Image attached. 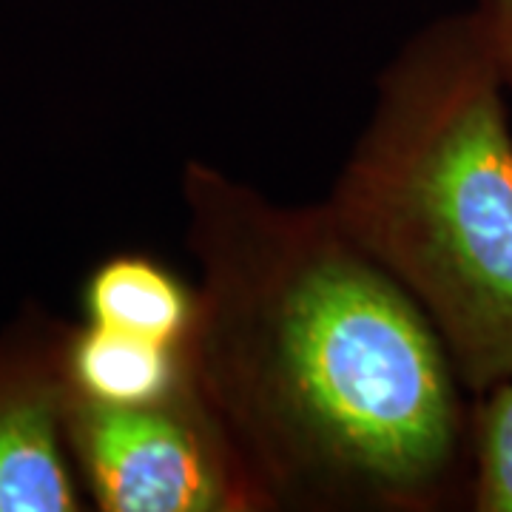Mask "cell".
Segmentation results:
<instances>
[{"label": "cell", "instance_id": "obj_2", "mask_svg": "<svg viewBox=\"0 0 512 512\" xmlns=\"http://www.w3.org/2000/svg\"><path fill=\"white\" fill-rule=\"evenodd\" d=\"M476 9L433 20L379 77L325 208L439 333L461 387L512 379V131Z\"/></svg>", "mask_w": 512, "mask_h": 512}, {"label": "cell", "instance_id": "obj_5", "mask_svg": "<svg viewBox=\"0 0 512 512\" xmlns=\"http://www.w3.org/2000/svg\"><path fill=\"white\" fill-rule=\"evenodd\" d=\"M66 376L80 396L117 407L163 402L188 384L183 348L86 322L66 342Z\"/></svg>", "mask_w": 512, "mask_h": 512}, {"label": "cell", "instance_id": "obj_4", "mask_svg": "<svg viewBox=\"0 0 512 512\" xmlns=\"http://www.w3.org/2000/svg\"><path fill=\"white\" fill-rule=\"evenodd\" d=\"M69 333L26 316L0 336V512L83 507L66 441Z\"/></svg>", "mask_w": 512, "mask_h": 512}, {"label": "cell", "instance_id": "obj_1", "mask_svg": "<svg viewBox=\"0 0 512 512\" xmlns=\"http://www.w3.org/2000/svg\"><path fill=\"white\" fill-rule=\"evenodd\" d=\"M200 268L188 379L271 510H424L464 413L439 333L319 205L183 171Z\"/></svg>", "mask_w": 512, "mask_h": 512}, {"label": "cell", "instance_id": "obj_7", "mask_svg": "<svg viewBox=\"0 0 512 512\" xmlns=\"http://www.w3.org/2000/svg\"><path fill=\"white\" fill-rule=\"evenodd\" d=\"M478 396L473 507L478 512H512V379Z\"/></svg>", "mask_w": 512, "mask_h": 512}, {"label": "cell", "instance_id": "obj_6", "mask_svg": "<svg viewBox=\"0 0 512 512\" xmlns=\"http://www.w3.org/2000/svg\"><path fill=\"white\" fill-rule=\"evenodd\" d=\"M86 322L183 348L194 322V291L160 262L120 254L86 282Z\"/></svg>", "mask_w": 512, "mask_h": 512}, {"label": "cell", "instance_id": "obj_3", "mask_svg": "<svg viewBox=\"0 0 512 512\" xmlns=\"http://www.w3.org/2000/svg\"><path fill=\"white\" fill-rule=\"evenodd\" d=\"M66 441L97 510H271L191 379L163 402L137 407L94 402L69 384Z\"/></svg>", "mask_w": 512, "mask_h": 512}, {"label": "cell", "instance_id": "obj_8", "mask_svg": "<svg viewBox=\"0 0 512 512\" xmlns=\"http://www.w3.org/2000/svg\"><path fill=\"white\" fill-rule=\"evenodd\" d=\"M473 9L487 29L507 86H512V0H476Z\"/></svg>", "mask_w": 512, "mask_h": 512}]
</instances>
